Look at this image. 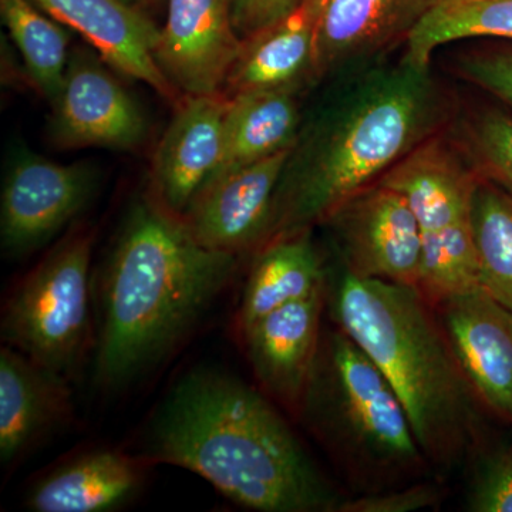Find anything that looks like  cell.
<instances>
[{"label":"cell","mask_w":512,"mask_h":512,"mask_svg":"<svg viewBox=\"0 0 512 512\" xmlns=\"http://www.w3.org/2000/svg\"><path fill=\"white\" fill-rule=\"evenodd\" d=\"M148 458L198 474L249 510L335 512L342 501L275 407L214 370L174 387L154 420Z\"/></svg>","instance_id":"obj_1"},{"label":"cell","mask_w":512,"mask_h":512,"mask_svg":"<svg viewBox=\"0 0 512 512\" xmlns=\"http://www.w3.org/2000/svg\"><path fill=\"white\" fill-rule=\"evenodd\" d=\"M235 269L237 255L202 245L184 218L156 198L134 204L104 275L97 382L121 387L156 366Z\"/></svg>","instance_id":"obj_2"},{"label":"cell","mask_w":512,"mask_h":512,"mask_svg":"<svg viewBox=\"0 0 512 512\" xmlns=\"http://www.w3.org/2000/svg\"><path fill=\"white\" fill-rule=\"evenodd\" d=\"M326 289L333 320L392 384L426 460L453 466L473 443L478 396L429 299L346 269Z\"/></svg>","instance_id":"obj_3"},{"label":"cell","mask_w":512,"mask_h":512,"mask_svg":"<svg viewBox=\"0 0 512 512\" xmlns=\"http://www.w3.org/2000/svg\"><path fill=\"white\" fill-rule=\"evenodd\" d=\"M439 107L429 69L369 77L286 165L266 241L326 222L426 141Z\"/></svg>","instance_id":"obj_4"},{"label":"cell","mask_w":512,"mask_h":512,"mask_svg":"<svg viewBox=\"0 0 512 512\" xmlns=\"http://www.w3.org/2000/svg\"><path fill=\"white\" fill-rule=\"evenodd\" d=\"M301 409L357 476L383 483L427 461L392 384L342 329L322 333Z\"/></svg>","instance_id":"obj_5"},{"label":"cell","mask_w":512,"mask_h":512,"mask_svg":"<svg viewBox=\"0 0 512 512\" xmlns=\"http://www.w3.org/2000/svg\"><path fill=\"white\" fill-rule=\"evenodd\" d=\"M92 249V232L70 234L20 282L2 313L6 345L64 377L82 365L92 339Z\"/></svg>","instance_id":"obj_6"},{"label":"cell","mask_w":512,"mask_h":512,"mask_svg":"<svg viewBox=\"0 0 512 512\" xmlns=\"http://www.w3.org/2000/svg\"><path fill=\"white\" fill-rule=\"evenodd\" d=\"M477 178L439 140L424 141L379 183L399 191L421 232L420 285L446 296L478 284L471 204Z\"/></svg>","instance_id":"obj_7"},{"label":"cell","mask_w":512,"mask_h":512,"mask_svg":"<svg viewBox=\"0 0 512 512\" xmlns=\"http://www.w3.org/2000/svg\"><path fill=\"white\" fill-rule=\"evenodd\" d=\"M326 222L335 229L350 274L419 288L423 259L419 222L399 191L376 181Z\"/></svg>","instance_id":"obj_8"},{"label":"cell","mask_w":512,"mask_h":512,"mask_svg":"<svg viewBox=\"0 0 512 512\" xmlns=\"http://www.w3.org/2000/svg\"><path fill=\"white\" fill-rule=\"evenodd\" d=\"M96 174L86 164H59L23 154L10 167L2 191L0 234L10 255L46 245L92 200Z\"/></svg>","instance_id":"obj_9"},{"label":"cell","mask_w":512,"mask_h":512,"mask_svg":"<svg viewBox=\"0 0 512 512\" xmlns=\"http://www.w3.org/2000/svg\"><path fill=\"white\" fill-rule=\"evenodd\" d=\"M52 104L50 128L59 147L131 150L146 137L147 121L140 106L90 53L70 55Z\"/></svg>","instance_id":"obj_10"},{"label":"cell","mask_w":512,"mask_h":512,"mask_svg":"<svg viewBox=\"0 0 512 512\" xmlns=\"http://www.w3.org/2000/svg\"><path fill=\"white\" fill-rule=\"evenodd\" d=\"M293 148L212 178L183 215L207 248L238 255L265 242Z\"/></svg>","instance_id":"obj_11"},{"label":"cell","mask_w":512,"mask_h":512,"mask_svg":"<svg viewBox=\"0 0 512 512\" xmlns=\"http://www.w3.org/2000/svg\"><path fill=\"white\" fill-rule=\"evenodd\" d=\"M234 5L235 0H167L157 60L183 96L224 90L242 47Z\"/></svg>","instance_id":"obj_12"},{"label":"cell","mask_w":512,"mask_h":512,"mask_svg":"<svg viewBox=\"0 0 512 512\" xmlns=\"http://www.w3.org/2000/svg\"><path fill=\"white\" fill-rule=\"evenodd\" d=\"M437 305L451 349L478 399L512 420V312L481 286Z\"/></svg>","instance_id":"obj_13"},{"label":"cell","mask_w":512,"mask_h":512,"mask_svg":"<svg viewBox=\"0 0 512 512\" xmlns=\"http://www.w3.org/2000/svg\"><path fill=\"white\" fill-rule=\"evenodd\" d=\"M63 26L76 30L117 72L146 83L177 104L183 94L165 76L157 60L161 28L127 0H33Z\"/></svg>","instance_id":"obj_14"},{"label":"cell","mask_w":512,"mask_h":512,"mask_svg":"<svg viewBox=\"0 0 512 512\" xmlns=\"http://www.w3.org/2000/svg\"><path fill=\"white\" fill-rule=\"evenodd\" d=\"M225 94L183 96L151 165L153 197L183 215L220 163L224 146Z\"/></svg>","instance_id":"obj_15"},{"label":"cell","mask_w":512,"mask_h":512,"mask_svg":"<svg viewBox=\"0 0 512 512\" xmlns=\"http://www.w3.org/2000/svg\"><path fill=\"white\" fill-rule=\"evenodd\" d=\"M326 286L242 330L256 379L279 403L301 409L320 338Z\"/></svg>","instance_id":"obj_16"},{"label":"cell","mask_w":512,"mask_h":512,"mask_svg":"<svg viewBox=\"0 0 512 512\" xmlns=\"http://www.w3.org/2000/svg\"><path fill=\"white\" fill-rule=\"evenodd\" d=\"M72 414L67 377L19 350H0V461L5 466L62 426Z\"/></svg>","instance_id":"obj_17"},{"label":"cell","mask_w":512,"mask_h":512,"mask_svg":"<svg viewBox=\"0 0 512 512\" xmlns=\"http://www.w3.org/2000/svg\"><path fill=\"white\" fill-rule=\"evenodd\" d=\"M437 0H326L316 20L312 73L372 53L410 30Z\"/></svg>","instance_id":"obj_18"},{"label":"cell","mask_w":512,"mask_h":512,"mask_svg":"<svg viewBox=\"0 0 512 512\" xmlns=\"http://www.w3.org/2000/svg\"><path fill=\"white\" fill-rule=\"evenodd\" d=\"M143 461L120 450H94L47 474L30 490L36 512H109L130 503L144 483Z\"/></svg>","instance_id":"obj_19"},{"label":"cell","mask_w":512,"mask_h":512,"mask_svg":"<svg viewBox=\"0 0 512 512\" xmlns=\"http://www.w3.org/2000/svg\"><path fill=\"white\" fill-rule=\"evenodd\" d=\"M318 13L308 2L274 25L242 40L222 94L295 89L313 69Z\"/></svg>","instance_id":"obj_20"},{"label":"cell","mask_w":512,"mask_h":512,"mask_svg":"<svg viewBox=\"0 0 512 512\" xmlns=\"http://www.w3.org/2000/svg\"><path fill=\"white\" fill-rule=\"evenodd\" d=\"M325 286V269L309 229L271 239L252 265L239 309V326L245 330L268 313L309 298Z\"/></svg>","instance_id":"obj_21"},{"label":"cell","mask_w":512,"mask_h":512,"mask_svg":"<svg viewBox=\"0 0 512 512\" xmlns=\"http://www.w3.org/2000/svg\"><path fill=\"white\" fill-rule=\"evenodd\" d=\"M299 109L295 89L228 97L224 146L212 178L295 146Z\"/></svg>","instance_id":"obj_22"},{"label":"cell","mask_w":512,"mask_h":512,"mask_svg":"<svg viewBox=\"0 0 512 512\" xmlns=\"http://www.w3.org/2000/svg\"><path fill=\"white\" fill-rule=\"evenodd\" d=\"M470 37L512 40V0H437L406 37V59L429 69L440 46Z\"/></svg>","instance_id":"obj_23"},{"label":"cell","mask_w":512,"mask_h":512,"mask_svg":"<svg viewBox=\"0 0 512 512\" xmlns=\"http://www.w3.org/2000/svg\"><path fill=\"white\" fill-rule=\"evenodd\" d=\"M0 13L33 86L55 100L69 64V33L30 0H0Z\"/></svg>","instance_id":"obj_24"},{"label":"cell","mask_w":512,"mask_h":512,"mask_svg":"<svg viewBox=\"0 0 512 512\" xmlns=\"http://www.w3.org/2000/svg\"><path fill=\"white\" fill-rule=\"evenodd\" d=\"M471 224L480 286L512 312V192L478 180Z\"/></svg>","instance_id":"obj_25"},{"label":"cell","mask_w":512,"mask_h":512,"mask_svg":"<svg viewBox=\"0 0 512 512\" xmlns=\"http://www.w3.org/2000/svg\"><path fill=\"white\" fill-rule=\"evenodd\" d=\"M468 147L485 180L512 192V120L488 111L468 128Z\"/></svg>","instance_id":"obj_26"},{"label":"cell","mask_w":512,"mask_h":512,"mask_svg":"<svg viewBox=\"0 0 512 512\" xmlns=\"http://www.w3.org/2000/svg\"><path fill=\"white\" fill-rule=\"evenodd\" d=\"M468 507L474 512H512V453L495 451L481 461Z\"/></svg>","instance_id":"obj_27"},{"label":"cell","mask_w":512,"mask_h":512,"mask_svg":"<svg viewBox=\"0 0 512 512\" xmlns=\"http://www.w3.org/2000/svg\"><path fill=\"white\" fill-rule=\"evenodd\" d=\"M439 500V490L433 485L414 484L342 500L335 512H410L433 507Z\"/></svg>","instance_id":"obj_28"},{"label":"cell","mask_w":512,"mask_h":512,"mask_svg":"<svg viewBox=\"0 0 512 512\" xmlns=\"http://www.w3.org/2000/svg\"><path fill=\"white\" fill-rule=\"evenodd\" d=\"M460 70L471 83L512 107V50L473 53L461 59Z\"/></svg>","instance_id":"obj_29"},{"label":"cell","mask_w":512,"mask_h":512,"mask_svg":"<svg viewBox=\"0 0 512 512\" xmlns=\"http://www.w3.org/2000/svg\"><path fill=\"white\" fill-rule=\"evenodd\" d=\"M306 0H235L234 25L242 40L295 12Z\"/></svg>","instance_id":"obj_30"},{"label":"cell","mask_w":512,"mask_h":512,"mask_svg":"<svg viewBox=\"0 0 512 512\" xmlns=\"http://www.w3.org/2000/svg\"><path fill=\"white\" fill-rule=\"evenodd\" d=\"M131 5L137 6L138 9L144 10L157 8L164 0H127Z\"/></svg>","instance_id":"obj_31"},{"label":"cell","mask_w":512,"mask_h":512,"mask_svg":"<svg viewBox=\"0 0 512 512\" xmlns=\"http://www.w3.org/2000/svg\"><path fill=\"white\" fill-rule=\"evenodd\" d=\"M306 2H308L309 5H311L312 8L315 9V12L318 13L319 16L320 9L323 8V5H325L326 0H306Z\"/></svg>","instance_id":"obj_32"}]
</instances>
